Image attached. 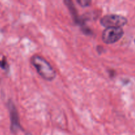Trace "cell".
I'll return each instance as SVG.
<instances>
[{
    "label": "cell",
    "mask_w": 135,
    "mask_h": 135,
    "mask_svg": "<svg viewBox=\"0 0 135 135\" xmlns=\"http://www.w3.org/2000/svg\"><path fill=\"white\" fill-rule=\"evenodd\" d=\"M127 19L125 17L119 15H108L100 20V24L106 28H122L127 24Z\"/></svg>",
    "instance_id": "2"
},
{
    "label": "cell",
    "mask_w": 135,
    "mask_h": 135,
    "mask_svg": "<svg viewBox=\"0 0 135 135\" xmlns=\"http://www.w3.org/2000/svg\"><path fill=\"white\" fill-rule=\"evenodd\" d=\"M76 2L81 7H86L89 6L91 4V3H92V1H90V0H77Z\"/></svg>",
    "instance_id": "7"
},
{
    "label": "cell",
    "mask_w": 135,
    "mask_h": 135,
    "mask_svg": "<svg viewBox=\"0 0 135 135\" xmlns=\"http://www.w3.org/2000/svg\"><path fill=\"white\" fill-rule=\"evenodd\" d=\"M32 65L44 79L51 81L56 77V72L52 66L43 57L39 55H33L30 59Z\"/></svg>",
    "instance_id": "1"
},
{
    "label": "cell",
    "mask_w": 135,
    "mask_h": 135,
    "mask_svg": "<svg viewBox=\"0 0 135 135\" xmlns=\"http://www.w3.org/2000/svg\"><path fill=\"white\" fill-rule=\"evenodd\" d=\"M8 108H9L11 118V129L13 133H15L18 129L21 128L18 113H17V110L15 106L12 102H9Z\"/></svg>",
    "instance_id": "4"
},
{
    "label": "cell",
    "mask_w": 135,
    "mask_h": 135,
    "mask_svg": "<svg viewBox=\"0 0 135 135\" xmlns=\"http://www.w3.org/2000/svg\"><path fill=\"white\" fill-rule=\"evenodd\" d=\"M123 35L124 31L122 28H106L103 31L102 38L105 44H112L119 40Z\"/></svg>",
    "instance_id": "3"
},
{
    "label": "cell",
    "mask_w": 135,
    "mask_h": 135,
    "mask_svg": "<svg viewBox=\"0 0 135 135\" xmlns=\"http://www.w3.org/2000/svg\"><path fill=\"white\" fill-rule=\"evenodd\" d=\"M0 67L5 71H7L9 69V65H8L6 57L2 54H0Z\"/></svg>",
    "instance_id": "6"
},
{
    "label": "cell",
    "mask_w": 135,
    "mask_h": 135,
    "mask_svg": "<svg viewBox=\"0 0 135 135\" xmlns=\"http://www.w3.org/2000/svg\"><path fill=\"white\" fill-rule=\"evenodd\" d=\"M134 43H135V40H134Z\"/></svg>",
    "instance_id": "8"
},
{
    "label": "cell",
    "mask_w": 135,
    "mask_h": 135,
    "mask_svg": "<svg viewBox=\"0 0 135 135\" xmlns=\"http://www.w3.org/2000/svg\"><path fill=\"white\" fill-rule=\"evenodd\" d=\"M65 3L67 5V7H68V8L69 9L70 11L72 13L73 16L74 17L75 20H77L78 17H77V13H76V9H75V6H74V4L73 3V2L71 1H69V0H66V1H64Z\"/></svg>",
    "instance_id": "5"
}]
</instances>
